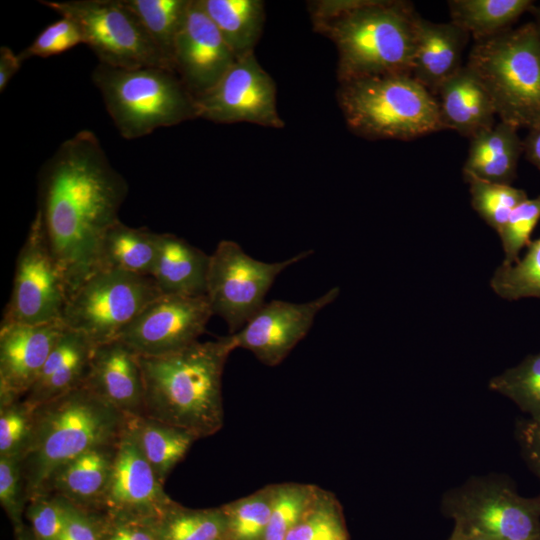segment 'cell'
I'll return each mask as SVG.
<instances>
[{
  "label": "cell",
  "instance_id": "1",
  "mask_svg": "<svg viewBox=\"0 0 540 540\" xmlns=\"http://www.w3.org/2000/svg\"><path fill=\"white\" fill-rule=\"evenodd\" d=\"M128 193L93 131L65 140L38 174V208L49 247L71 292L96 270L104 235Z\"/></svg>",
  "mask_w": 540,
  "mask_h": 540
},
{
  "label": "cell",
  "instance_id": "13",
  "mask_svg": "<svg viewBox=\"0 0 540 540\" xmlns=\"http://www.w3.org/2000/svg\"><path fill=\"white\" fill-rule=\"evenodd\" d=\"M197 117L216 123L249 122L284 127L276 104V85L254 52L237 57L218 82L195 97Z\"/></svg>",
  "mask_w": 540,
  "mask_h": 540
},
{
  "label": "cell",
  "instance_id": "15",
  "mask_svg": "<svg viewBox=\"0 0 540 540\" xmlns=\"http://www.w3.org/2000/svg\"><path fill=\"white\" fill-rule=\"evenodd\" d=\"M339 293V287H333L320 297L304 303L283 300L265 302L230 337L236 348L249 350L267 366H277L307 335L316 315L333 303Z\"/></svg>",
  "mask_w": 540,
  "mask_h": 540
},
{
  "label": "cell",
  "instance_id": "48",
  "mask_svg": "<svg viewBox=\"0 0 540 540\" xmlns=\"http://www.w3.org/2000/svg\"><path fill=\"white\" fill-rule=\"evenodd\" d=\"M448 540H493L473 529L454 524Z\"/></svg>",
  "mask_w": 540,
  "mask_h": 540
},
{
  "label": "cell",
  "instance_id": "41",
  "mask_svg": "<svg viewBox=\"0 0 540 540\" xmlns=\"http://www.w3.org/2000/svg\"><path fill=\"white\" fill-rule=\"evenodd\" d=\"M25 517L39 540H59L66 522V501L40 494L28 501Z\"/></svg>",
  "mask_w": 540,
  "mask_h": 540
},
{
  "label": "cell",
  "instance_id": "44",
  "mask_svg": "<svg viewBox=\"0 0 540 540\" xmlns=\"http://www.w3.org/2000/svg\"><path fill=\"white\" fill-rule=\"evenodd\" d=\"M59 540H101L100 513L66 501V522Z\"/></svg>",
  "mask_w": 540,
  "mask_h": 540
},
{
  "label": "cell",
  "instance_id": "43",
  "mask_svg": "<svg viewBox=\"0 0 540 540\" xmlns=\"http://www.w3.org/2000/svg\"><path fill=\"white\" fill-rule=\"evenodd\" d=\"M101 540H156L148 521L100 513Z\"/></svg>",
  "mask_w": 540,
  "mask_h": 540
},
{
  "label": "cell",
  "instance_id": "2",
  "mask_svg": "<svg viewBox=\"0 0 540 540\" xmlns=\"http://www.w3.org/2000/svg\"><path fill=\"white\" fill-rule=\"evenodd\" d=\"M314 28L338 51L340 83L411 75L420 17L407 1L331 0L311 4Z\"/></svg>",
  "mask_w": 540,
  "mask_h": 540
},
{
  "label": "cell",
  "instance_id": "33",
  "mask_svg": "<svg viewBox=\"0 0 540 540\" xmlns=\"http://www.w3.org/2000/svg\"><path fill=\"white\" fill-rule=\"evenodd\" d=\"M273 503V484L221 506L228 540H264Z\"/></svg>",
  "mask_w": 540,
  "mask_h": 540
},
{
  "label": "cell",
  "instance_id": "28",
  "mask_svg": "<svg viewBox=\"0 0 540 540\" xmlns=\"http://www.w3.org/2000/svg\"><path fill=\"white\" fill-rule=\"evenodd\" d=\"M535 4L531 0H451L448 1L453 24L475 41L485 40L509 29Z\"/></svg>",
  "mask_w": 540,
  "mask_h": 540
},
{
  "label": "cell",
  "instance_id": "32",
  "mask_svg": "<svg viewBox=\"0 0 540 540\" xmlns=\"http://www.w3.org/2000/svg\"><path fill=\"white\" fill-rule=\"evenodd\" d=\"M494 293L502 299H540V237L531 240L525 254L512 264L496 268L490 280Z\"/></svg>",
  "mask_w": 540,
  "mask_h": 540
},
{
  "label": "cell",
  "instance_id": "10",
  "mask_svg": "<svg viewBox=\"0 0 540 540\" xmlns=\"http://www.w3.org/2000/svg\"><path fill=\"white\" fill-rule=\"evenodd\" d=\"M442 510L454 524L493 540H540V495L523 497L497 477L473 478L450 490Z\"/></svg>",
  "mask_w": 540,
  "mask_h": 540
},
{
  "label": "cell",
  "instance_id": "49",
  "mask_svg": "<svg viewBox=\"0 0 540 540\" xmlns=\"http://www.w3.org/2000/svg\"><path fill=\"white\" fill-rule=\"evenodd\" d=\"M15 540H39L29 525H24L22 528H20L17 531H14Z\"/></svg>",
  "mask_w": 540,
  "mask_h": 540
},
{
  "label": "cell",
  "instance_id": "30",
  "mask_svg": "<svg viewBox=\"0 0 540 540\" xmlns=\"http://www.w3.org/2000/svg\"><path fill=\"white\" fill-rule=\"evenodd\" d=\"M148 522L156 540H228L221 506L192 509L173 501Z\"/></svg>",
  "mask_w": 540,
  "mask_h": 540
},
{
  "label": "cell",
  "instance_id": "5",
  "mask_svg": "<svg viewBox=\"0 0 540 540\" xmlns=\"http://www.w3.org/2000/svg\"><path fill=\"white\" fill-rule=\"evenodd\" d=\"M337 99L349 129L364 138L406 141L442 130L436 97L411 75L342 82Z\"/></svg>",
  "mask_w": 540,
  "mask_h": 540
},
{
  "label": "cell",
  "instance_id": "19",
  "mask_svg": "<svg viewBox=\"0 0 540 540\" xmlns=\"http://www.w3.org/2000/svg\"><path fill=\"white\" fill-rule=\"evenodd\" d=\"M128 417L144 415V385L139 356L118 340L95 346L84 383Z\"/></svg>",
  "mask_w": 540,
  "mask_h": 540
},
{
  "label": "cell",
  "instance_id": "3",
  "mask_svg": "<svg viewBox=\"0 0 540 540\" xmlns=\"http://www.w3.org/2000/svg\"><path fill=\"white\" fill-rule=\"evenodd\" d=\"M236 349L230 335L199 342L162 356H139L144 416L184 429L197 439L224 422L222 375Z\"/></svg>",
  "mask_w": 540,
  "mask_h": 540
},
{
  "label": "cell",
  "instance_id": "45",
  "mask_svg": "<svg viewBox=\"0 0 540 540\" xmlns=\"http://www.w3.org/2000/svg\"><path fill=\"white\" fill-rule=\"evenodd\" d=\"M516 437L526 463L540 480V419L519 421Z\"/></svg>",
  "mask_w": 540,
  "mask_h": 540
},
{
  "label": "cell",
  "instance_id": "22",
  "mask_svg": "<svg viewBox=\"0 0 540 540\" xmlns=\"http://www.w3.org/2000/svg\"><path fill=\"white\" fill-rule=\"evenodd\" d=\"M469 38L452 22L434 23L419 17L411 76L435 96L440 86L461 69Z\"/></svg>",
  "mask_w": 540,
  "mask_h": 540
},
{
  "label": "cell",
  "instance_id": "35",
  "mask_svg": "<svg viewBox=\"0 0 540 540\" xmlns=\"http://www.w3.org/2000/svg\"><path fill=\"white\" fill-rule=\"evenodd\" d=\"M318 490L312 484H273L272 510L264 540H285L311 506Z\"/></svg>",
  "mask_w": 540,
  "mask_h": 540
},
{
  "label": "cell",
  "instance_id": "23",
  "mask_svg": "<svg viewBox=\"0 0 540 540\" xmlns=\"http://www.w3.org/2000/svg\"><path fill=\"white\" fill-rule=\"evenodd\" d=\"M435 97L442 130H455L471 138L495 125L494 103L466 65L440 86Z\"/></svg>",
  "mask_w": 540,
  "mask_h": 540
},
{
  "label": "cell",
  "instance_id": "12",
  "mask_svg": "<svg viewBox=\"0 0 540 540\" xmlns=\"http://www.w3.org/2000/svg\"><path fill=\"white\" fill-rule=\"evenodd\" d=\"M70 296L67 278L46 240L37 214L19 251L13 288L1 323L62 322Z\"/></svg>",
  "mask_w": 540,
  "mask_h": 540
},
{
  "label": "cell",
  "instance_id": "27",
  "mask_svg": "<svg viewBox=\"0 0 540 540\" xmlns=\"http://www.w3.org/2000/svg\"><path fill=\"white\" fill-rule=\"evenodd\" d=\"M127 428L163 484L192 444L198 440L184 429L144 415L129 417Z\"/></svg>",
  "mask_w": 540,
  "mask_h": 540
},
{
  "label": "cell",
  "instance_id": "7",
  "mask_svg": "<svg viewBox=\"0 0 540 540\" xmlns=\"http://www.w3.org/2000/svg\"><path fill=\"white\" fill-rule=\"evenodd\" d=\"M466 66L489 93L500 121L540 125V35L533 22L475 41Z\"/></svg>",
  "mask_w": 540,
  "mask_h": 540
},
{
  "label": "cell",
  "instance_id": "6",
  "mask_svg": "<svg viewBox=\"0 0 540 540\" xmlns=\"http://www.w3.org/2000/svg\"><path fill=\"white\" fill-rule=\"evenodd\" d=\"M91 78L125 139H137L197 117L194 95L173 70L99 63Z\"/></svg>",
  "mask_w": 540,
  "mask_h": 540
},
{
  "label": "cell",
  "instance_id": "29",
  "mask_svg": "<svg viewBox=\"0 0 540 540\" xmlns=\"http://www.w3.org/2000/svg\"><path fill=\"white\" fill-rule=\"evenodd\" d=\"M226 43L237 57L254 52L264 24L260 0H200Z\"/></svg>",
  "mask_w": 540,
  "mask_h": 540
},
{
  "label": "cell",
  "instance_id": "14",
  "mask_svg": "<svg viewBox=\"0 0 540 540\" xmlns=\"http://www.w3.org/2000/svg\"><path fill=\"white\" fill-rule=\"evenodd\" d=\"M212 316L206 296L160 295L115 340L138 356L167 355L198 341Z\"/></svg>",
  "mask_w": 540,
  "mask_h": 540
},
{
  "label": "cell",
  "instance_id": "42",
  "mask_svg": "<svg viewBox=\"0 0 540 540\" xmlns=\"http://www.w3.org/2000/svg\"><path fill=\"white\" fill-rule=\"evenodd\" d=\"M79 44H84L78 25L67 17H62L45 27L33 42L19 53L22 61L31 57H49L61 54Z\"/></svg>",
  "mask_w": 540,
  "mask_h": 540
},
{
  "label": "cell",
  "instance_id": "36",
  "mask_svg": "<svg viewBox=\"0 0 540 540\" xmlns=\"http://www.w3.org/2000/svg\"><path fill=\"white\" fill-rule=\"evenodd\" d=\"M285 540H348L342 507L335 495L320 493Z\"/></svg>",
  "mask_w": 540,
  "mask_h": 540
},
{
  "label": "cell",
  "instance_id": "11",
  "mask_svg": "<svg viewBox=\"0 0 540 540\" xmlns=\"http://www.w3.org/2000/svg\"><path fill=\"white\" fill-rule=\"evenodd\" d=\"M312 252L268 263L250 257L234 241L219 242L210 255L206 297L213 315L226 322L229 335L238 332L262 307L277 276Z\"/></svg>",
  "mask_w": 540,
  "mask_h": 540
},
{
  "label": "cell",
  "instance_id": "25",
  "mask_svg": "<svg viewBox=\"0 0 540 540\" xmlns=\"http://www.w3.org/2000/svg\"><path fill=\"white\" fill-rule=\"evenodd\" d=\"M210 255L171 233H161L152 275L162 295L206 296Z\"/></svg>",
  "mask_w": 540,
  "mask_h": 540
},
{
  "label": "cell",
  "instance_id": "50",
  "mask_svg": "<svg viewBox=\"0 0 540 540\" xmlns=\"http://www.w3.org/2000/svg\"><path fill=\"white\" fill-rule=\"evenodd\" d=\"M534 15L535 21L533 22L539 35H540V6H534L531 11Z\"/></svg>",
  "mask_w": 540,
  "mask_h": 540
},
{
  "label": "cell",
  "instance_id": "26",
  "mask_svg": "<svg viewBox=\"0 0 540 540\" xmlns=\"http://www.w3.org/2000/svg\"><path fill=\"white\" fill-rule=\"evenodd\" d=\"M160 240L161 233H155L148 228L130 227L119 220L103 237L96 270H118L152 277Z\"/></svg>",
  "mask_w": 540,
  "mask_h": 540
},
{
  "label": "cell",
  "instance_id": "24",
  "mask_svg": "<svg viewBox=\"0 0 540 540\" xmlns=\"http://www.w3.org/2000/svg\"><path fill=\"white\" fill-rule=\"evenodd\" d=\"M516 126L500 121L492 128L470 138L463 166L464 179L511 185L524 152L523 140Z\"/></svg>",
  "mask_w": 540,
  "mask_h": 540
},
{
  "label": "cell",
  "instance_id": "40",
  "mask_svg": "<svg viewBox=\"0 0 540 540\" xmlns=\"http://www.w3.org/2000/svg\"><path fill=\"white\" fill-rule=\"evenodd\" d=\"M21 461L0 458V503L14 531L25 525L23 516L29 501Z\"/></svg>",
  "mask_w": 540,
  "mask_h": 540
},
{
  "label": "cell",
  "instance_id": "16",
  "mask_svg": "<svg viewBox=\"0 0 540 540\" xmlns=\"http://www.w3.org/2000/svg\"><path fill=\"white\" fill-rule=\"evenodd\" d=\"M237 56L203 9L190 0L173 51V70L197 97L213 87Z\"/></svg>",
  "mask_w": 540,
  "mask_h": 540
},
{
  "label": "cell",
  "instance_id": "34",
  "mask_svg": "<svg viewBox=\"0 0 540 540\" xmlns=\"http://www.w3.org/2000/svg\"><path fill=\"white\" fill-rule=\"evenodd\" d=\"M489 388L513 401L531 419H540V352L494 376Z\"/></svg>",
  "mask_w": 540,
  "mask_h": 540
},
{
  "label": "cell",
  "instance_id": "9",
  "mask_svg": "<svg viewBox=\"0 0 540 540\" xmlns=\"http://www.w3.org/2000/svg\"><path fill=\"white\" fill-rule=\"evenodd\" d=\"M41 3L78 25L84 44L95 53L99 63L117 68L173 70L123 0H45Z\"/></svg>",
  "mask_w": 540,
  "mask_h": 540
},
{
  "label": "cell",
  "instance_id": "4",
  "mask_svg": "<svg viewBox=\"0 0 540 540\" xmlns=\"http://www.w3.org/2000/svg\"><path fill=\"white\" fill-rule=\"evenodd\" d=\"M33 415L31 442L21 461L29 500L61 466L120 440L129 419L85 384L35 407Z\"/></svg>",
  "mask_w": 540,
  "mask_h": 540
},
{
  "label": "cell",
  "instance_id": "31",
  "mask_svg": "<svg viewBox=\"0 0 540 540\" xmlns=\"http://www.w3.org/2000/svg\"><path fill=\"white\" fill-rule=\"evenodd\" d=\"M173 69V51L190 0H123ZM175 72V71H174Z\"/></svg>",
  "mask_w": 540,
  "mask_h": 540
},
{
  "label": "cell",
  "instance_id": "46",
  "mask_svg": "<svg viewBox=\"0 0 540 540\" xmlns=\"http://www.w3.org/2000/svg\"><path fill=\"white\" fill-rule=\"evenodd\" d=\"M19 54H15L8 46L0 48V91L3 92L9 81L19 71L22 65Z\"/></svg>",
  "mask_w": 540,
  "mask_h": 540
},
{
  "label": "cell",
  "instance_id": "47",
  "mask_svg": "<svg viewBox=\"0 0 540 540\" xmlns=\"http://www.w3.org/2000/svg\"><path fill=\"white\" fill-rule=\"evenodd\" d=\"M528 130V134L523 139V154L526 160L540 170V125Z\"/></svg>",
  "mask_w": 540,
  "mask_h": 540
},
{
  "label": "cell",
  "instance_id": "38",
  "mask_svg": "<svg viewBox=\"0 0 540 540\" xmlns=\"http://www.w3.org/2000/svg\"><path fill=\"white\" fill-rule=\"evenodd\" d=\"M33 410L22 399L0 405V458L23 459L33 434Z\"/></svg>",
  "mask_w": 540,
  "mask_h": 540
},
{
  "label": "cell",
  "instance_id": "20",
  "mask_svg": "<svg viewBox=\"0 0 540 540\" xmlns=\"http://www.w3.org/2000/svg\"><path fill=\"white\" fill-rule=\"evenodd\" d=\"M119 441L90 449L61 466L38 495L50 494L81 509L103 512Z\"/></svg>",
  "mask_w": 540,
  "mask_h": 540
},
{
  "label": "cell",
  "instance_id": "21",
  "mask_svg": "<svg viewBox=\"0 0 540 540\" xmlns=\"http://www.w3.org/2000/svg\"><path fill=\"white\" fill-rule=\"evenodd\" d=\"M95 346L86 335L65 327L37 380L22 400L34 409L82 386Z\"/></svg>",
  "mask_w": 540,
  "mask_h": 540
},
{
  "label": "cell",
  "instance_id": "18",
  "mask_svg": "<svg viewBox=\"0 0 540 540\" xmlns=\"http://www.w3.org/2000/svg\"><path fill=\"white\" fill-rule=\"evenodd\" d=\"M65 327L63 322L1 323L0 405L21 400L27 394Z\"/></svg>",
  "mask_w": 540,
  "mask_h": 540
},
{
  "label": "cell",
  "instance_id": "8",
  "mask_svg": "<svg viewBox=\"0 0 540 540\" xmlns=\"http://www.w3.org/2000/svg\"><path fill=\"white\" fill-rule=\"evenodd\" d=\"M160 295L152 277L96 270L71 292L62 322L95 345L107 343Z\"/></svg>",
  "mask_w": 540,
  "mask_h": 540
},
{
  "label": "cell",
  "instance_id": "39",
  "mask_svg": "<svg viewBox=\"0 0 540 540\" xmlns=\"http://www.w3.org/2000/svg\"><path fill=\"white\" fill-rule=\"evenodd\" d=\"M540 220V195L527 198L519 204L498 232L504 259L502 264H512L520 258L522 250L531 242V235Z\"/></svg>",
  "mask_w": 540,
  "mask_h": 540
},
{
  "label": "cell",
  "instance_id": "37",
  "mask_svg": "<svg viewBox=\"0 0 540 540\" xmlns=\"http://www.w3.org/2000/svg\"><path fill=\"white\" fill-rule=\"evenodd\" d=\"M472 208L497 233L507 222L512 211L528 196L523 189L476 178H467Z\"/></svg>",
  "mask_w": 540,
  "mask_h": 540
},
{
  "label": "cell",
  "instance_id": "17",
  "mask_svg": "<svg viewBox=\"0 0 540 540\" xmlns=\"http://www.w3.org/2000/svg\"><path fill=\"white\" fill-rule=\"evenodd\" d=\"M126 428L118 443L104 511L150 521L172 500Z\"/></svg>",
  "mask_w": 540,
  "mask_h": 540
}]
</instances>
